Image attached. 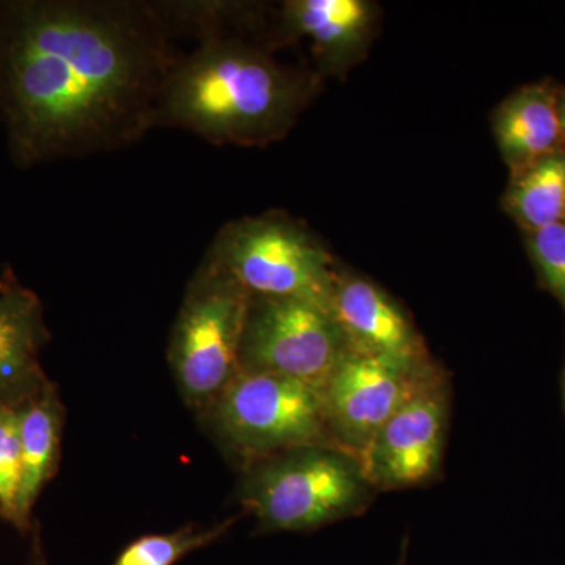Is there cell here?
Here are the masks:
<instances>
[{
  "label": "cell",
  "instance_id": "obj_1",
  "mask_svg": "<svg viewBox=\"0 0 565 565\" xmlns=\"http://www.w3.org/2000/svg\"><path fill=\"white\" fill-rule=\"evenodd\" d=\"M156 2L28 0L0 9V111L21 166L137 143L182 52Z\"/></svg>",
  "mask_w": 565,
  "mask_h": 565
},
{
  "label": "cell",
  "instance_id": "obj_2",
  "mask_svg": "<svg viewBox=\"0 0 565 565\" xmlns=\"http://www.w3.org/2000/svg\"><path fill=\"white\" fill-rule=\"evenodd\" d=\"M163 88L156 128H178L214 145H256L285 131L307 82L237 35L236 20L196 33Z\"/></svg>",
  "mask_w": 565,
  "mask_h": 565
},
{
  "label": "cell",
  "instance_id": "obj_3",
  "mask_svg": "<svg viewBox=\"0 0 565 565\" xmlns=\"http://www.w3.org/2000/svg\"><path fill=\"white\" fill-rule=\"evenodd\" d=\"M252 296L204 255L174 319L169 360L193 412L206 415L241 370Z\"/></svg>",
  "mask_w": 565,
  "mask_h": 565
},
{
  "label": "cell",
  "instance_id": "obj_4",
  "mask_svg": "<svg viewBox=\"0 0 565 565\" xmlns=\"http://www.w3.org/2000/svg\"><path fill=\"white\" fill-rule=\"evenodd\" d=\"M370 482L343 448L316 445L264 459L248 475L241 501L269 531H308L353 511Z\"/></svg>",
  "mask_w": 565,
  "mask_h": 565
},
{
  "label": "cell",
  "instance_id": "obj_5",
  "mask_svg": "<svg viewBox=\"0 0 565 565\" xmlns=\"http://www.w3.org/2000/svg\"><path fill=\"white\" fill-rule=\"evenodd\" d=\"M223 444L247 459L327 445L322 390L285 375L239 370L207 414Z\"/></svg>",
  "mask_w": 565,
  "mask_h": 565
},
{
  "label": "cell",
  "instance_id": "obj_6",
  "mask_svg": "<svg viewBox=\"0 0 565 565\" xmlns=\"http://www.w3.org/2000/svg\"><path fill=\"white\" fill-rule=\"evenodd\" d=\"M206 256L252 297L310 300L333 311L337 280L329 255L289 218L264 215L228 223Z\"/></svg>",
  "mask_w": 565,
  "mask_h": 565
},
{
  "label": "cell",
  "instance_id": "obj_7",
  "mask_svg": "<svg viewBox=\"0 0 565 565\" xmlns=\"http://www.w3.org/2000/svg\"><path fill=\"white\" fill-rule=\"evenodd\" d=\"M348 349L333 311L321 305L252 297L241 370L285 375L323 392Z\"/></svg>",
  "mask_w": 565,
  "mask_h": 565
},
{
  "label": "cell",
  "instance_id": "obj_8",
  "mask_svg": "<svg viewBox=\"0 0 565 565\" xmlns=\"http://www.w3.org/2000/svg\"><path fill=\"white\" fill-rule=\"evenodd\" d=\"M427 382L415 360L348 349L323 386L330 434L359 459L374 435Z\"/></svg>",
  "mask_w": 565,
  "mask_h": 565
},
{
  "label": "cell",
  "instance_id": "obj_9",
  "mask_svg": "<svg viewBox=\"0 0 565 565\" xmlns=\"http://www.w3.org/2000/svg\"><path fill=\"white\" fill-rule=\"evenodd\" d=\"M445 433V396L438 384L427 382L359 456L364 478L385 489L423 484L440 465Z\"/></svg>",
  "mask_w": 565,
  "mask_h": 565
},
{
  "label": "cell",
  "instance_id": "obj_10",
  "mask_svg": "<svg viewBox=\"0 0 565 565\" xmlns=\"http://www.w3.org/2000/svg\"><path fill=\"white\" fill-rule=\"evenodd\" d=\"M46 329L35 294L0 281V405H21L43 388L39 352Z\"/></svg>",
  "mask_w": 565,
  "mask_h": 565
},
{
  "label": "cell",
  "instance_id": "obj_11",
  "mask_svg": "<svg viewBox=\"0 0 565 565\" xmlns=\"http://www.w3.org/2000/svg\"><path fill=\"white\" fill-rule=\"evenodd\" d=\"M332 310L345 340L356 351L377 353L397 360H416L411 323L375 286L349 280L334 286Z\"/></svg>",
  "mask_w": 565,
  "mask_h": 565
},
{
  "label": "cell",
  "instance_id": "obj_12",
  "mask_svg": "<svg viewBox=\"0 0 565 565\" xmlns=\"http://www.w3.org/2000/svg\"><path fill=\"white\" fill-rule=\"evenodd\" d=\"M62 405L51 386L20 405L21 486L18 525L24 526L32 505L54 473L61 445Z\"/></svg>",
  "mask_w": 565,
  "mask_h": 565
},
{
  "label": "cell",
  "instance_id": "obj_13",
  "mask_svg": "<svg viewBox=\"0 0 565 565\" xmlns=\"http://www.w3.org/2000/svg\"><path fill=\"white\" fill-rule=\"evenodd\" d=\"M563 131L552 93L530 88L505 104L497 120L501 150L515 161L548 154Z\"/></svg>",
  "mask_w": 565,
  "mask_h": 565
},
{
  "label": "cell",
  "instance_id": "obj_14",
  "mask_svg": "<svg viewBox=\"0 0 565 565\" xmlns=\"http://www.w3.org/2000/svg\"><path fill=\"white\" fill-rule=\"evenodd\" d=\"M289 32L307 36L322 54H340L362 35L370 7L362 0H296L286 3Z\"/></svg>",
  "mask_w": 565,
  "mask_h": 565
},
{
  "label": "cell",
  "instance_id": "obj_15",
  "mask_svg": "<svg viewBox=\"0 0 565 565\" xmlns=\"http://www.w3.org/2000/svg\"><path fill=\"white\" fill-rule=\"evenodd\" d=\"M512 207L530 228L555 225L565 214V154H548L534 163L511 195Z\"/></svg>",
  "mask_w": 565,
  "mask_h": 565
},
{
  "label": "cell",
  "instance_id": "obj_16",
  "mask_svg": "<svg viewBox=\"0 0 565 565\" xmlns=\"http://www.w3.org/2000/svg\"><path fill=\"white\" fill-rule=\"evenodd\" d=\"M233 520L210 527L184 526L169 534H147L121 550L110 565H177L185 556L214 544Z\"/></svg>",
  "mask_w": 565,
  "mask_h": 565
},
{
  "label": "cell",
  "instance_id": "obj_17",
  "mask_svg": "<svg viewBox=\"0 0 565 565\" xmlns=\"http://www.w3.org/2000/svg\"><path fill=\"white\" fill-rule=\"evenodd\" d=\"M20 486V405H0V514L17 525Z\"/></svg>",
  "mask_w": 565,
  "mask_h": 565
},
{
  "label": "cell",
  "instance_id": "obj_18",
  "mask_svg": "<svg viewBox=\"0 0 565 565\" xmlns=\"http://www.w3.org/2000/svg\"><path fill=\"white\" fill-rule=\"evenodd\" d=\"M531 248L545 281L565 303V223L535 230Z\"/></svg>",
  "mask_w": 565,
  "mask_h": 565
},
{
  "label": "cell",
  "instance_id": "obj_19",
  "mask_svg": "<svg viewBox=\"0 0 565 565\" xmlns=\"http://www.w3.org/2000/svg\"><path fill=\"white\" fill-rule=\"evenodd\" d=\"M31 565H46L43 555H41L40 546H35V550H33Z\"/></svg>",
  "mask_w": 565,
  "mask_h": 565
},
{
  "label": "cell",
  "instance_id": "obj_20",
  "mask_svg": "<svg viewBox=\"0 0 565 565\" xmlns=\"http://www.w3.org/2000/svg\"><path fill=\"white\" fill-rule=\"evenodd\" d=\"M561 126H563V131L565 132V104L563 111H561Z\"/></svg>",
  "mask_w": 565,
  "mask_h": 565
},
{
  "label": "cell",
  "instance_id": "obj_21",
  "mask_svg": "<svg viewBox=\"0 0 565 565\" xmlns=\"http://www.w3.org/2000/svg\"><path fill=\"white\" fill-rule=\"evenodd\" d=\"M564 218H565V214H564Z\"/></svg>",
  "mask_w": 565,
  "mask_h": 565
}]
</instances>
